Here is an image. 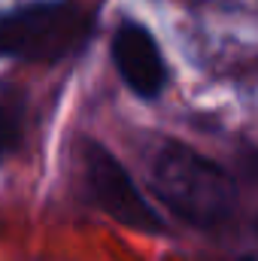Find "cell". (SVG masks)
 <instances>
[{"label":"cell","instance_id":"obj_1","mask_svg":"<svg viewBox=\"0 0 258 261\" xmlns=\"http://www.w3.org/2000/svg\"><path fill=\"white\" fill-rule=\"evenodd\" d=\"M149 186L173 213L197 228L222 225L237 206V186L231 173L176 140H164L152 155Z\"/></svg>","mask_w":258,"mask_h":261},{"label":"cell","instance_id":"obj_2","mask_svg":"<svg viewBox=\"0 0 258 261\" xmlns=\"http://www.w3.org/2000/svg\"><path fill=\"white\" fill-rule=\"evenodd\" d=\"M94 31V9L76 0H40L0 15V55L61 61L76 55Z\"/></svg>","mask_w":258,"mask_h":261},{"label":"cell","instance_id":"obj_3","mask_svg":"<svg viewBox=\"0 0 258 261\" xmlns=\"http://www.w3.org/2000/svg\"><path fill=\"white\" fill-rule=\"evenodd\" d=\"M82 189H85V200L104 210L110 219L146 234L164 231V219L137 192L131 173L119 164L116 155H110L94 140L82 143Z\"/></svg>","mask_w":258,"mask_h":261},{"label":"cell","instance_id":"obj_4","mask_svg":"<svg viewBox=\"0 0 258 261\" xmlns=\"http://www.w3.org/2000/svg\"><path fill=\"white\" fill-rule=\"evenodd\" d=\"M110 55H113V64L119 70V76L125 79V85L137 97L155 100L167 88L164 55H161L155 37L149 34V28H143L140 21L128 18L116 28L113 43H110Z\"/></svg>","mask_w":258,"mask_h":261},{"label":"cell","instance_id":"obj_5","mask_svg":"<svg viewBox=\"0 0 258 261\" xmlns=\"http://www.w3.org/2000/svg\"><path fill=\"white\" fill-rule=\"evenodd\" d=\"M21 128H24V94L12 82L0 79V158L18 143Z\"/></svg>","mask_w":258,"mask_h":261}]
</instances>
